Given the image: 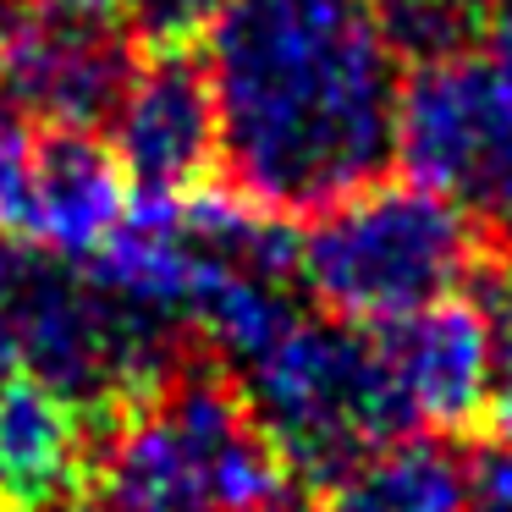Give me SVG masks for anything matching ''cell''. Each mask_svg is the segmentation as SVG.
<instances>
[{
  "label": "cell",
  "instance_id": "obj_19",
  "mask_svg": "<svg viewBox=\"0 0 512 512\" xmlns=\"http://www.w3.org/2000/svg\"><path fill=\"white\" fill-rule=\"evenodd\" d=\"M380 12V23H397V17H408V12H419V6H430V0H369Z\"/></svg>",
  "mask_w": 512,
  "mask_h": 512
},
{
  "label": "cell",
  "instance_id": "obj_15",
  "mask_svg": "<svg viewBox=\"0 0 512 512\" xmlns=\"http://www.w3.org/2000/svg\"><path fill=\"white\" fill-rule=\"evenodd\" d=\"M468 512H512V446H496L474 463Z\"/></svg>",
  "mask_w": 512,
  "mask_h": 512
},
{
  "label": "cell",
  "instance_id": "obj_13",
  "mask_svg": "<svg viewBox=\"0 0 512 512\" xmlns=\"http://www.w3.org/2000/svg\"><path fill=\"white\" fill-rule=\"evenodd\" d=\"M474 309L490 331V397L485 419L496 424L501 446H512V254L479 259L474 270Z\"/></svg>",
  "mask_w": 512,
  "mask_h": 512
},
{
  "label": "cell",
  "instance_id": "obj_9",
  "mask_svg": "<svg viewBox=\"0 0 512 512\" xmlns=\"http://www.w3.org/2000/svg\"><path fill=\"white\" fill-rule=\"evenodd\" d=\"M133 210L127 171L111 144L83 127H50L34 144V182H28L23 237L61 259H94Z\"/></svg>",
  "mask_w": 512,
  "mask_h": 512
},
{
  "label": "cell",
  "instance_id": "obj_12",
  "mask_svg": "<svg viewBox=\"0 0 512 512\" xmlns=\"http://www.w3.org/2000/svg\"><path fill=\"white\" fill-rule=\"evenodd\" d=\"M474 463L441 435H402L325 485V512H468Z\"/></svg>",
  "mask_w": 512,
  "mask_h": 512
},
{
  "label": "cell",
  "instance_id": "obj_5",
  "mask_svg": "<svg viewBox=\"0 0 512 512\" xmlns=\"http://www.w3.org/2000/svg\"><path fill=\"white\" fill-rule=\"evenodd\" d=\"M397 160L479 226L512 237V89L485 56H430L402 78Z\"/></svg>",
  "mask_w": 512,
  "mask_h": 512
},
{
  "label": "cell",
  "instance_id": "obj_6",
  "mask_svg": "<svg viewBox=\"0 0 512 512\" xmlns=\"http://www.w3.org/2000/svg\"><path fill=\"white\" fill-rule=\"evenodd\" d=\"M138 61L111 17H72L23 0L0 28V105L23 122L83 127L111 122Z\"/></svg>",
  "mask_w": 512,
  "mask_h": 512
},
{
  "label": "cell",
  "instance_id": "obj_2",
  "mask_svg": "<svg viewBox=\"0 0 512 512\" xmlns=\"http://www.w3.org/2000/svg\"><path fill=\"white\" fill-rule=\"evenodd\" d=\"M0 325L12 331L28 380L83 413H116L155 397L188 358L177 325L122 303L83 259L0 243Z\"/></svg>",
  "mask_w": 512,
  "mask_h": 512
},
{
  "label": "cell",
  "instance_id": "obj_21",
  "mask_svg": "<svg viewBox=\"0 0 512 512\" xmlns=\"http://www.w3.org/2000/svg\"><path fill=\"white\" fill-rule=\"evenodd\" d=\"M61 512H105V507H72V501H67V507H61Z\"/></svg>",
  "mask_w": 512,
  "mask_h": 512
},
{
  "label": "cell",
  "instance_id": "obj_3",
  "mask_svg": "<svg viewBox=\"0 0 512 512\" xmlns=\"http://www.w3.org/2000/svg\"><path fill=\"white\" fill-rule=\"evenodd\" d=\"M479 270V221L424 182H375L309 221L298 276L320 309L353 325H391Z\"/></svg>",
  "mask_w": 512,
  "mask_h": 512
},
{
  "label": "cell",
  "instance_id": "obj_16",
  "mask_svg": "<svg viewBox=\"0 0 512 512\" xmlns=\"http://www.w3.org/2000/svg\"><path fill=\"white\" fill-rule=\"evenodd\" d=\"M485 61L501 72V83L512 89V6L490 17V28H485Z\"/></svg>",
  "mask_w": 512,
  "mask_h": 512
},
{
  "label": "cell",
  "instance_id": "obj_14",
  "mask_svg": "<svg viewBox=\"0 0 512 512\" xmlns=\"http://www.w3.org/2000/svg\"><path fill=\"white\" fill-rule=\"evenodd\" d=\"M226 6L232 0H127L122 12L133 17V28L155 50H171V45H188V39L210 34Z\"/></svg>",
  "mask_w": 512,
  "mask_h": 512
},
{
  "label": "cell",
  "instance_id": "obj_8",
  "mask_svg": "<svg viewBox=\"0 0 512 512\" xmlns=\"http://www.w3.org/2000/svg\"><path fill=\"white\" fill-rule=\"evenodd\" d=\"M375 342L397 380L413 430H463L485 419L490 397V331L474 303H430L408 320L375 325Z\"/></svg>",
  "mask_w": 512,
  "mask_h": 512
},
{
  "label": "cell",
  "instance_id": "obj_11",
  "mask_svg": "<svg viewBox=\"0 0 512 512\" xmlns=\"http://www.w3.org/2000/svg\"><path fill=\"white\" fill-rule=\"evenodd\" d=\"M94 485L105 512H221L155 397L116 413L111 435L94 452Z\"/></svg>",
  "mask_w": 512,
  "mask_h": 512
},
{
  "label": "cell",
  "instance_id": "obj_17",
  "mask_svg": "<svg viewBox=\"0 0 512 512\" xmlns=\"http://www.w3.org/2000/svg\"><path fill=\"white\" fill-rule=\"evenodd\" d=\"M17 380H28V369H23V353H17L12 331L0 325V397H6V391H12Z\"/></svg>",
  "mask_w": 512,
  "mask_h": 512
},
{
  "label": "cell",
  "instance_id": "obj_4",
  "mask_svg": "<svg viewBox=\"0 0 512 512\" xmlns=\"http://www.w3.org/2000/svg\"><path fill=\"white\" fill-rule=\"evenodd\" d=\"M254 424L292 479L331 485L358 457L413 435L375 331L303 309L265 353L232 369Z\"/></svg>",
  "mask_w": 512,
  "mask_h": 512
},
{
  "label": "cell",
  "instance_id": "obj_22",
  "mask_svg": "<svg viewBox=\"0 0 512 512\" xmlns=\"http://www.w3.org/2000/svg\"><path fill=\"white\" fill-rule=\"evenodd\" d=\"M287 512H298V507H287Z\"/></svg>",
  "mask_w": 512,
  "mask_h": 512
},
{
  "label": "cell",
  "instance_id": "obj_20",
  "mask_svg": "<svg viewBox=\"0 0 512 512\" xmlns=\"http://www.w3.org/2000/svg\"><path fill=\"white\" fill-rule=\"evenodd\" d=\"M463 6H468V12H490V17H496V12H507L512 0H463Z\"/></svg>",
  "mask_w": 512,
  "mask_h": 512
},
{
  "label": "cell",
  "instance_id": "obj_18",
  "mask_svg": "<svg viewBox=\"0 0 512 512\" xmlns=\"http://www.w3.org/2000/svg\"><path fill=\"white\" fill-rule=\"evenodd\" d=\"M39 6H50V12H72V17H111L116 6H127V0H39Z\"/></svg>",
  "mask_w": 512,
  "mask_h": 512
},
{
  "label": "cell",
  "instance_id": "obj_7",
  "mask_svg": "<svg viewBox=\"0 0 512 512\" xmlns=\"http://www.w3.org/2000/svg\"><path fill=\"white\" fill-rule=\"evenodd\" d=\"M111 155L138 199H188L210 166H221L215 89L188 45L138 61L122 105L111 111Z\"/></svg>",
  "mask_w": 512,
  "mask_h": 512
},
{
  "label": "cell",
  "instance_id": "obj_10",
  "mask_svg": "<svg viewBox=\"0 0 512 512\" xmlns=\"http://www.w3.org/2000/svg\"><path fill=\"white\" fill-rule=\"evenodd\" d=\"M89 413L39 380L0 397V512H61L89 474Z\"/></svg>",
  "mask_w": 512,
  "mask_h": 512
},
{
  "label": "cell",
  "instance_id": "obj_1",
  "mask_svg": "<svg viewBox=\"0 0 512 512\" xmlns=\"http://www.w3.org/2000/svg\"><path fill=\"white\" fill-rule=\"evenodd\" d=\"M402 50L369 0H232L204 39L221 171L265 215H320L397 160Z\"/></svg>",
  "mask_w": 512,
  "mask_h": 512
}]
</instances>
